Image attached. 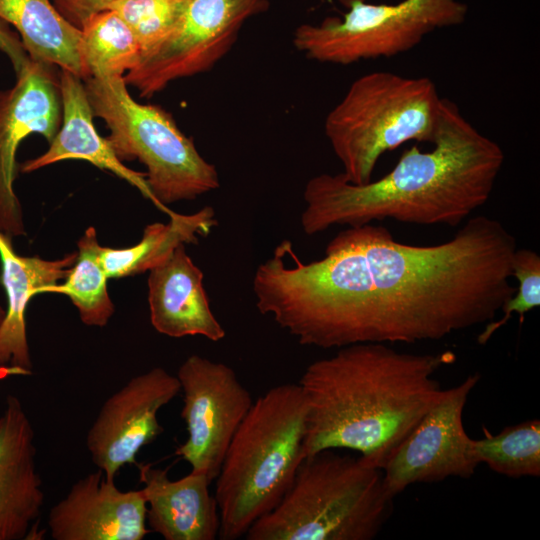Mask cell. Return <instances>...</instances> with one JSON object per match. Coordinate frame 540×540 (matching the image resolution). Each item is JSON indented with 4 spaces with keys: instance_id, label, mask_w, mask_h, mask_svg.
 <instances>
[{
    "instance_id": "cell-12",
    "label": "cell",
    "mask_w": 540,
    "mask_h": 540,
    "mask_svg": "<svg viewBox=\"0 0 540 540\" xmlns=\"http://www.w3.org/2000/svg\"><path fill=\"white\" fill-rule=\"evenodd\" d=\"M179 392L177 376L154 367L131 378L103 403L88 430L86 446L108 480H115L123 466L138 463V452L163 431L158 412Z\"/></svg>"
},
{
    "instance_id": "cell-17",
    "label": "cell",
    "mask_w": 540,
    "mask_h": 540,
    "mask_svg": "<svg viewBox=\"0 0 540 540\" xmlns=\"http://www.w3.org/2000/svg\"><path fill=\"white\" fill-rule=\"evenodd\" d=\"M147 503L146 522L150 531L165 540H215L220 517L211 481L200 472L171 480L167 469L151 463H137Z\"/></svg>"
},
{
    "instance_id": "cell-8",
    "label": "cell",
    "mask_w": 540,
    "mask_h": 540,
    "mask_svg": "<svg viewBox=\"0 0 540 540\" xmlns=\"http://www.w3.org/2000/svg\"><path fill=\"white\" fill-rule=\"evenodd\" d=\"M461 0H402L374 4L350 0L342 17L304 23L293 33V45L310 60L349 65L389 58L416 47L430 33L465 22Z\"/></svg>"
},
{
    "instance_id": "cell-22",
    "label": "cell",
    "mask_w": 540,
    "mask_h": 540,
    "mask_svg": "<svg viewBox=\"0 0 540 540\" xmlns=\"http://www.w3.org/2000/svg\"><path fill=\"white\" fill-rule=\"evenodd\" d=\"M77 246L75 262L69 268L65 281L42 287L37 295H66L78 309L85 325L104 327L114 313V305L107 290L108 277L100 262L101 246L93 226L85 230Z\"/></svg>"
},
{
    "instance_id": "cell-7",
    "label": "cell",
    "mask_w": 540,
    "mask_h": 540,
    "mask_svg": "<svg viewBox=\"0 0 540 540\" xmlns=\"http://www.w3.org/2000/svg\"><path fill=\"white\" fill-rule=\"evenodd\" d=\"M93 115L101 118L106 137L121 160L138 159L147 169L153 203L193 200L220 186L216 167L198 152L193 140L158 105L134 100L122 76L89 77L84 83Z\"/></svg>"
},
{
    "instance_id": "cell-6",
    "label": "cell",
    "mask_w": 540,
    "mask_h": 540,
    "mask_svg": "<svg viewBox=\"0 0 540 540\" xmlns=\"http://www.w3.org/2000/svg\"><path fill=\"white\" fill-rule=\"evenodd\" d=\"M442 99L428 77L374 71L354 80L324 121L343 177L366 184L386 152L409 141L432 144Z\"/></svg>"
},
{
    "instance_id": "cell-26",
    "label": "cell",
    "mask_w": 540,
    "mask_h": 540,
    "mask_svg": "<svg viewBox=\"0 0 540 540\" xmlns=\"http://www.w3.org/2000/svg\"><path fill=\"white\" fill-rule=\"evenodd\" d=\"M512 277L518 281L515 294L502 306L503 316L485 324L477 342L485 345L503 327L513 313L523 322L524 315L540 305V256L533 250L516 249L512 259Z\"/></svg>"
},
{
    "instance_id": "cell-16",
    "label": "cell",
    "mask_w": 540,
    "mask_h": 540,
    "mask_svg": "<svg viewBox=\"0 0 540 540\" xmlns=\"http://www.w3.org/2000/svg\"><path fill=\"white\" fill-rule=\"evenodd\" d=\"M149 271L150 320L157 332L173 338L203 336L213 342L225 337L210 308L203 273L187 255L185 244Z\"/></svg>"
},
{
    "instance_id": "cell-5",
    "label": "cell",
    "mask_w": 540,
    "mask_h": 540,
    "mask_svg": "<svg viewBox=\"0 0 540 540\" xmlns=\"http://www.w3.org/2000/svg\"><path fill=\"white\" fill-rule=\"evenodd\" d=\"M383 471L360 456L326 449L305 457L269 513L257 519L247 540H371L393 513Z\"/></svg>"
},
{
    "instance_id": "cell-15",
    "label": "cell",
    "mask_w": 540,
    "mask_h": 540,
    "mask_svg": "<svg viewBox=\"0 0 540 540\" xmlns=\"http://www.w3.org/2000/svg\"><path fill=\"white\" fill-rule=\"evenodd\" d=\"M34 436L20 399L7 396L0 415V540L30 539L44 504Z\"/></svg>"
},
{
    "instance_id": "cell-21",
    "label": "cell",
    "mask_w": 540,
    "mask_h": 540,
    "mask_svg": "<svg viewBox=\"0 0 540 540\" xmlns=\"http://www.w3.org/2000/svg\"><path fill=\"white\" fill-rule=\"evenodd\" d=\"M217 225L215 211L205 206L193 214L171 213L168 223L145 227L141 240L128 248H100V262L108 277L122 278L144 273L166 261L182 244H197Z\"/></svg>"
},
{
    "instance_id": "cell-11",
    "label": "cell",
    "mask_w": 540,
    "mask_h": 540,
    "mask_svg": "<svg viewBox=\"0 0 540 540\" xmlns=\"http://www.w3.org/2000/svg\"><path fill=\"white\" fill-rule=\"evenodd\" d=\"M480 380L475 373L446 390L382 469L384 484L395 497L415 483L448 477L470 478L480 464L463 426V411Z\"/></svg>"
},
{
    "instance_id": "cell-29",
    "label": "cell",
    "mask_w": 540,
    "mask_h": 540,
    "mask_svg": "<svg viewBox=\"0 0 540 540\" xmlns=\"http://www.w3.org/2000/svg\"><path fill=\"white\" fill-rule=\"evenodd\" d=\"M5 314H6V309L4 310L1 306H0V327L2 325V322L5 318ZM32 373L26 371V370H23V369H20V368H16V367H12V366H0V380L1 379H5L7 377H10V376H29L31 375Z\"/></svg>"
},
{
    "instance_id": "cell-9",
    "label": "cell",
    "mask_w": 540,
    "mask_h": 540,
    "mask_svg": "<svg viewBox=\"0 0 540 540\" xmlns=\"http://www.w3.org/2000/svg\"><path fill=\"white\" fill-rule=\"evenodd\" d=\"M268 7V0H190L177 30L123 76L125 83L149 98L175 80L211 70L246 21Z\"/></svg>"
},
{
    "instance_id": "cell-1",
    "label": "cell",
    "mask_w": 540,
    "mask_h": 540,
    "mask_svg": "<svg viewBox=\"0 0 540 540\" xmlns=\"http://www.w3.org/2000/svg\"><path fill=\"white\" fill-rule=\"evenodd\" d=\"M280 245L255 271L256 307L307 346L440 340L494 320L516 291V239L485 215L436 245L372 223L338 232L309 263Z\"/></svg>"
},
{
    "instance_id": "cell-14",
    "label": "cell",
    "mask_w": 540,
    "mask_h": 540,
    "mask_svg": "<svg viewBox=\"0 0 540 540\" xmlns=\"http://www.w3.org/2000/svg\"><path fill=\"white\" fill-rule=\"evenodd\" d=\"M147 503L143 489L121 491L98 469L77 480L49 511L54 540H142Z\"/></svg>"
},
{
    "instance_id": "cell-4",
    "label": "cell",
    "mask_w": 540,
    "mask_h": 540,
    "mask_svg": "<svg viewBox=\"0 0 540 540\" xmlns=\"http://www.w3.org/2000/svg\"><path fill=\"white\" fill-rule=\"evenodd\" d=\"M307 404L298 383L276 385L253 401L218 476V538L236 540L269 513L304 459Z\"/></svg>"
},
{
    "instance_id": "cell-13",
    "label": "cell",
    "mask_w": 540,
    "mask_h": 540,
    "mask_svg": "<svg viewBox=\"0 0 540 540\" xmlns=\"http://www.w3.org/2000/svg\"><path fill=\"white\" fill-rule=\"evenodd\" d=\"M54 66L30 60L13 87L0 91V231L11 238L26 234L14 191L16 152L31 134L50 143L62 122L59 77Z\"/></svg>"
},
{
    "instance_id": "cell-10",
    "label": "cell",
    "mask_w": 540,
    "mask_h": 540,
    "mask_svg": "<svg viewBox=\"0 0 540 540\" xmlns=\"http://www.w3.org/2000/svg\"><path fill=\"white\" fill-rule=\"evenodd\" d=\"M176 376L183 392L181 417L187 438L175 455L212 482L253 400L231 367L200 355H190Z\"/></svg>"
},
{
    "instance_id": "cell-27",
    "label": "cell",
    "mask_w": 540,
    "mask_h": 540,
    "mask_svg": "<svg viewBox=\"0 0 540 540\" xmlns=\"http://www.w3.org/2000/svg\"><path fill=\"white\" fill-rule=\"evenodd\" d=\"M56 10L71 25L80 30L93 14L107 9L117 0H51Z\"/></svg>"
},
{
    "instance_id": "cell-23",
    "label": "cell",
    "mask_w": 540,
    "mask_h": 540,
    "mask_svg": "<svg viewBox=\"0 0 540 540\" xmlns=\"http://www.w3.org/2000/svg\"><path fill=\"white\" fill-rule=\"evenodd\" d=\"M80 32L79 53L88 78L123 77L139 64L141 50L136 37L115 11L93 14Z\"/></svg>"
},
{
    "instance_id": "cell-3",
    "label": "cell",
    "mask_w": 540,
    "mask_h": 540,
    "mask_svg": "<svg viewBox=\"0 0 540 540\" xmlns=\"http://www.w3.org/2000/svg\"><path fill=\"white\" fill-rule=\"evenodd\" d=\"M455 359L451 351L412 354L357 343L312 362L298 382L307 404L304 458L344 448L383 469L445 395L434 375Z\"/></svg>"
},
{
    "instance_id": "cell-2",
    "label": "cell",
    "mask_w": 540,
    "mask_h": 540,
    "mask_svg": "<svg viewBox=\"0 0 540 540\" xmlns=\"http://www.w3.org/2000/svg\"><path fill=\"white\" fill-rule=\"evenodd\" d=\"M432 146L426 152L416 145L404 150L392 170L366 184H353L341 173L312 177L303 192V232L315 235L332 226L385 219L458 226L489 200L504 152L447 98Z\"/></svg>"
},
{
    "instance_id": "cell-24",
    "label": "cell",
    "mask_w": 540,
    "mask_h": 540,
    "mask_svg": "<svg viewBox=\"0 0 540 540\" xmlns=\"http://www.w3.org/2000/svg\"><path fill=\"white\" fill-rule=\"evenodd\" d=\"M484 437L473 440L480 463L511 478L539 477L540 421L527 420L507 426L498 434L482 427Z\"/></svg>"
},
{
    "instance_id": "cell-19",
    "label": "cell",
    "mask_w": 540,
    "mask_h": 540,
    "mask_svg": "<svg viewBox=\"0 0 540 540\" xmlns=\"http://www.w3.org/2000/svg\"><path fill=\"white\" fill-rule=\"evenodd\" d=\"M76 256L77 252L56 260L21 256L15 252L12 238L0 231V281L7 295L6 314L0 327V366L32 373L25 322L28 303L42 287L65 279Z\"/></svg>"
},
{
    "instance_id": "cell-20",
    "label": "cell",
    "mask_w": 540,
    "mask_h": 540,
    "mask_svg": "<svg viewBox=\"0 0 540 540\" xmlns=\"http://www.w3.org/2000/svg\"><path fill=\"white\" fill-rule=\"evenodd\" d=\"M0 19L15 28L30 60L88 78L79 53L81 32L51 0H0Z\"/></svg>"
},
{
    "instance_id": "cell-18",
    "label": "cell",
    "mask_w": 540,
    "mask_h": 540,
    "mask_svg": "<svg viewBox=\"0 0 540 540\" xmlns=\"http://www.w3.org/2000/svg\"><path fill=\"white\" fill-rule=\"evenodd\" d=\"M59 89L62 103L60 129L42 155L27 160L20 166L22 173H30L63 160H85L136 187L153 202L145 173L126 167L116 156L106 138L100 136L93 123V112L83 80L61 70Z\"/></svg>"
},
{
    "instance_id": "cell-25",
    "label": "cell",
    "mask_w": 540,
    "mask_h": 540,
    "mask_svg": "<svg viewBox=\"0 0 540 540\" xmlns=\"http://www.w3.org/2000/svg\"><path fill=\"white\" fill-rule=\"evenodd\" d=\"M190 0H117L115 11L133 32L141 59L162 45L179 27ZM140 59V60H141Z\"/></svg>"
},
{
    "instance_id": "cell-28",
    "label": "cell",
    "mask_w": 540,
    "mask_h": 540,
    "mask_svg": "<svg viewBox=\"0 0 540 540\" xmlns=\"http://www.w3.org/2000/svg\"><path fill=\"white\" fill-rule=\"evenodd\" d=\"M0 51L9 58L16 74L30 62L18 34L2 19H0Z\"/></svg>"
}]
</instances>
